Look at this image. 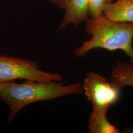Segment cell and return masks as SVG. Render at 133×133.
<instances>
[{
	"mask_svg": "<svg viewBox=\"0 0 133 133\" xmlns=\"http://www.w3.org/2000/svg\"><path fill=\"white\" fill-rule=\"evenodd\" d=\"M111 82L120 88L133 87V65L131 63L118 62L112 68Z\"/></svg>",
	"mask_w": 133,
	"mask_h": 133,
	"instance_id": "52a82bcc",
	"label": "cell"
},
{
	"mask_svg": "<svg viewBox=\"0 0 133 133\" xmlns=\"http://www.w3.org/2000/svg\"><path fill=\"white\" fill-rule=\"evenodd\" d=\"M83 92L82 85L79 82L66 85L55 81H25L21 83L13 81L0 83V100L9 108V122L28 105Z\"/></svg>",
	"mask_w": 133,
	"mask_h": 133,
	"instance_id": "6da1fadb",
	"label": "cell"
},
{
	"mask_svg": "<svg viewBox=\"0 0 133 133\" xmlns=\"http://www.w3.org/2000/svg\"><path fill=\"white\" fill-rule=\"evenodd\" d=\"M88 128L90 133H119L117 127L110 123L107 113L92 110L89 119Z\"/></svg>",
	"mask_w": 133,
	"mask_h": 133,
	"instance_id": "ba28073f",
	"label": "cell"
},
{
	"mask_svg": "<svg viewBox=\"0 0 133 133\" xmlns=\"http://www.w3.org/2000/svg\"><path fill=\"white\" fill-rule=\"evenodd\" d=\"M82 87L92 105L93 110L96 111L107 114L110 107L118 102L121 96V88L92 71L87 74Z\"/></svg>",
	"mask_w": 133,
	"mask_h": 133,
	"instance_id": "277c9868",
	"label": "cell"
},
{
	"mask_svg": "<svg viewBox=\"0 0 133 133\" xmlns=\"http://www.w3.org/2000/svg\"><path fill=\"white\" fill-rule=\"evenodd\" d=\"M103 14L112 21L133 23V0H116L105 5Z\"/></svg>",
	"mask_w": 133,
	"mask_h": 133,
	"instance_id": "8992f818",
	"label": "cell"
},
{
	"mask_svg": "<svg viewBox=\"0 0 133 133\" xmlns=\"http://www.w3.org/2000/svg\"><path fill=\"white\" fill-rule=\"evenodd\" d=\"M85 22L86 32L92 37L74 50L76 56L84 57L96 48L110 51L120 50L133 65V23L112 21L103 14L95 18L89 17Z\"/></svg>",
	"mask_w": 133,
	"mask_h": 133,
	"instance_id": "7a4b0ae2",
	"label": "cell"
},
{
	"mask_svg": "<svg viewBox=\"0 0 133 133\" xmlns=\"http://www.w3.org/2000/svg\"><path fill=\"white\" fill-rule=\"evenodd\" d=\"M61 82L62 76L43 71L35 61L0 54V83L15 80Z\"/></svg>",
	"mask_w": 133,
	"mask_h": 133,
	"instance_id": "3957f363",
	"label": "cell"
},
{
	"mask_svg": "<svg viewBox=\"0 0 133 133\" xmlns=\"http://www.w3.org/2000/svg\"><path fill=\"white\" fill-rule=\"evenodd\" d=\"M65 10L64 18L58 32L69 24L76 28L89 18V0H69Z\"/></svg>",
	"mask_w": 133,
	"mask_h": 133,
	"instance_id": "5b68a950",
	"label": "cell"
},
{
	"mask_svg": "<svg viewBox=\"0 0 133 133\" xmlns=\"http://www.w3.org/2000/svg\"><path fill=\"white\" fill-rule=\"evenodd\" d=\"M114 0H89V17L95 18L103 14L105 5Z\"/></svg>",
	"mask_w": 133,
	"mask_h": 133,
	"instance_id": "9c48e42d",
	"label": "cell"
},
{
	"mask_svg": "<svg viewBox=\"0 0 133 133\" xmlns=\"http://www.w3.org/2000/svg\"><path fill=\"white\" fill-rule=\"evenodd\" d=\"M54 5L58 6L61 9L65 10L69 0H49Z\"/></svg>",
	"mask_w": 133,
	"mask_h": 133,
	"instance_id": "30bf717a",
	"label": "cell"
}]
</instances>
